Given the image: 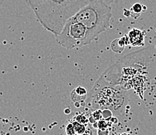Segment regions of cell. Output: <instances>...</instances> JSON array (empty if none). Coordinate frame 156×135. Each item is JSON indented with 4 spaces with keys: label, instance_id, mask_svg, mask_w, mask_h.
<instances>
[{
    "label": "cell",
    "instance_id": "30bf717a",
    "mask_svg": "<svg viewBox=\"0 0 156 135\" xmlns=\"http://www.w3.org/2000/svg\"><path fill=\"white\" fill-rule=\"evenodd\" d=\"M101 1L104 2L105 3L108 4V5L111 6L112 4L113 3V2H116V1H118V0H101Z\"/></svg>",
    "mask_w": 156,
    "mask_h": 135
},
{
    "label": "cell",
    "instance_id": "277c9868",
    "mask_svg": "<svg viewBox=\"0 0 156 135\" xmlns=\"http://www.w3.org/2000/svg\"><path fill=\"white\" fill-rule=\"evenodd\" d=\"M129 38V45L133 47L143 46L144 45L145 31L137 28H133L127 35Z\"/></svg>",
    "mask_w": 156,
    "mask_h": 135
},
{
    "label": "cell",
    "instance_id": "8fae6325",
    "mask_svg": "<svg viewBox=\"0 0 156 135\" xmlns=\"http://www.w3.org/2000/svg\"><path fill=\"white\" fill-rule=\"evenodd\" d=\"M124 14L126 17H130V10H128V9H124Z\"/></svg>",
    "mask_w": 156,
    "mask_h": 135
},
{
    "label": "cell",
    "instance_id": "9c48e42d",
    "mask_svg": "<svg viewBox=\"0 0 156 135\" xmlns=\"http://www.w3.org/2000/svg\"><path fill=\"white\" fill-rule=\"evenodd\" d=\"M76 120L81 123H86L88 122L87 118L84 116H82V115H81V116H77V119H76Z\"/></svg>",
    "mask_w": 156,
    "mask_h": 135
},
{
    "label": "cell",
    "instance_id": "8992f818",
    "mask_svg": "<svg viewBox=\"0 0 156 135\" xmlns=\"http://www.w3.org/2000/svg\"><path fill=\"white\" fill-rule=\"evenodd\" d=\"M143 11V6L141 3H135L133 5L132 8L130 9V16L137 19L139 17L141 13Z\"/></svg>",
    "mask_w": 156,
    "mask_h": 135
},
{
    "label": "cell",
    "instance_id": "3957f363",
    "mask_svg": "<svg viewBox=\"0 0 156 135\" xmlns=\"http://www.w3.org/2000/svg\"><path fill=\"white\" fill-rule=\"evenodd\" d=\"M55 40L66 49L82 48L93 42L87 28L73 17L65 23L62 31L55 36Z\"/></svg>",
    "mask_w": 156,
    "mask_h": 135
},
{
    "label": "cell",
    "instance_id": "52a82bcc",
    "mask_svg": "<svg viewBox=\"0 0 156 135\" xmlns=\"http://www.w3.org/2000/svg\"><path fill=\"white\" fill-rule=\"evenodd\" d=\"M72 125H73L74 130H75L76 134H83V133H86V128L84 123H81L78 122L77 120H76V121L72 122Z\"/></svg>",
    "mask_w": 156,
    "mask_h": 135
},
{
    "label": "cell",
    "instance_id": "6da1fadb",
    "mask_svg": "<svg viewBox=\"0 0 156 135\" xmlns=\"http://www.w3.org/2000/svg\"><path fill=\"white\" fill-rule=\"evenodd\" d=\"M38 22L55 36L69 19L92 0H27Z\"/></svg>",
    "mask_w": 156,
    "mask_h": 135
},
{
    "label": "cell",
    "instance_id": "7a4b0ae2",
    "mask_svg": "<svg viewBox=\"0 0 156 135\" xmlns=\"http://www.w3.org/2000/svg\"><path fill=\"white\" fill-rule=\"evenodd\" d=\"M73 17L87 28L93 41L110 28L112 18L111 6L101 0H92Z\"/></svg>",
    "mask_w": 156,
    "mask_h": 135
},
{
    "label": "cell",
    "instance_id": "ba28073f",
    "mask_svg": "<svg viewBox=\"0 0 156 135\" xmlns=\"http://www.w3.org/2000/svg\"><path fill=\"white\" fill-rule=\"evenodd\" d=\"M66 133H67L68 134H76V133H75V130H74L72 123L68 124L67 127H66Z\"/></svg>",
    "mask_w": 156,
    "mask_h": 135
},
{
    "label": "cell",
    "instance_id": "5b68a950",
    "mask_svg": "<svg viewBox=\"0 0 156 135\" xmlns=\"http://www.w3.org/2000/svg\"><path fill=\"white\" fill-rule=\"evenodd\" d=\"M88 92L83 87L79 86L72 91L71 94V99L74 103H79L82 105V102H84L86 99Z\"/></svg>",
    "mask_w": 156,
    "mask_h": 135
}]
</instances>
